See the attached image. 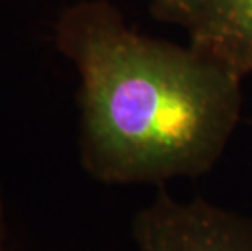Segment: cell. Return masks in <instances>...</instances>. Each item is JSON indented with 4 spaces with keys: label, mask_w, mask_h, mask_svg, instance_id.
<instances>
[{
    "label": "cell",
    "mask_w": 252,
    "mask_h": 251,
    "mask_svg": "<svg viewBox=\"0 0 252 251\" xmlns=\"http://www.w3.org/2000/svg\"><path fill=\"white\" fill-rule=\"evenodd\" d=\"M137 251H252V220L197 197L159 189L132 223Z\"/></svg>",
    "instance_id": "7a4b0ae2"
},
{
    "label": "cell",
    "mask_w": 252,
    "mask_h": 251,
    "mask_svg": "<svg viewBox=\"0 0 252 251\" xmlns=\"http://www.w3.org/2000/svg\"><path fill=\"white\" fill-rule=\"evenodd\" d=\"M210 0H150L152 12L158 20L184 26L187 30L197 20Z\"/></svg>",
    "instance_id": "277c9868"
},
{
    "label": "cell",
    "mask_w": 252,
    "mask_h": 251,
    "mask_svg": "<svg viewBox=\"0 0 252 251\" xmlns=\"http://www.w3.org/2000/svg\"><path fill=\"white\" fill-rule=\"evenodd\" d=\"M0 251H13L12 240H10L8 222H7V209H5L2 183H0Z\"/></svg>",
    "instance_id": "5b68a950"
},
{
    "label": "cell",
    "mask_w": 252,
    "mask_h": 251,
    "mask_svg": "<svg viewBox=\"0 0 252 251\" xmlns=\"http://www.w3.org/2000/svg\"><path fill=\"white\" fill-rule=\"evenodd\" d=\"M187 33L190 46L236 75L252 73V0H210Z\"/></svg>",
    "instance_id": "3957f363"
},
{
    "label": "cell",
    "mask_w": 252,
    "mask_h": 251,
    "mask_svg": "<svg viewBox=\"0 0 252 251\" xmlns=\"http://www.w3.org/2000/svg\"><path fill=\"white\" fill-rule=\"evenodd\" d=\"M56 46L80 73V160L106 184L213 168L239 124L243 78L215 57L130 28L108 0L63 10Z\"/></svg>",
    "instance_id": "6da1fadb"
}]
</instances>
